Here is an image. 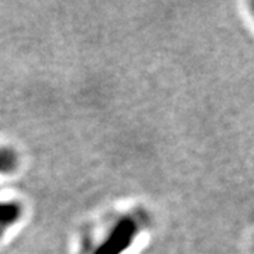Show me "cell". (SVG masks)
Listing matches in <instances>:
<instances>
[{"label":"cell","mask_w":254,"mask_h":254,"mask_svg":"<svg viewBox=\"0 0 254 254\" xmlns=\"http://www.w3.org/2000/svg\"><path fill=\"white\" fill-rule=\"evenodd\" d=\"M113 229L106 233V242L100 247L99 254H120L126 250L128 245L134 240L138 230V223L128 218H122L113 225Z\"/></svg>","instance_id":"6da1fadb"},{"label":"cell","mask_w":254,"mask_h":254,"mask_svg":"<svg viewBox=\"0 0 254 254\" xmlns=\"http://www.w3.org/2000/svg\"><path fill=\"white\" fill-rule=\"evenodd\" d=\"M21 216V208L17 202L0 199V236L7 227L17 223Z\"/></svg>","instance_id":"7a4b0ae2"},{"label":"cell","mask_w":254,"mask_h":254,"mask_svg":"<svg viewBox=\"0 0 254 254\" xmlns=\"http://www.w3.org/2000/svg\"><path fill=\"white\" fill-rule=\"evenodd\" d=\"M18 167L17 153L9 147H0V175L14 173Z\"/></svg>","instance_id":"3957f363"}]
</instances>
